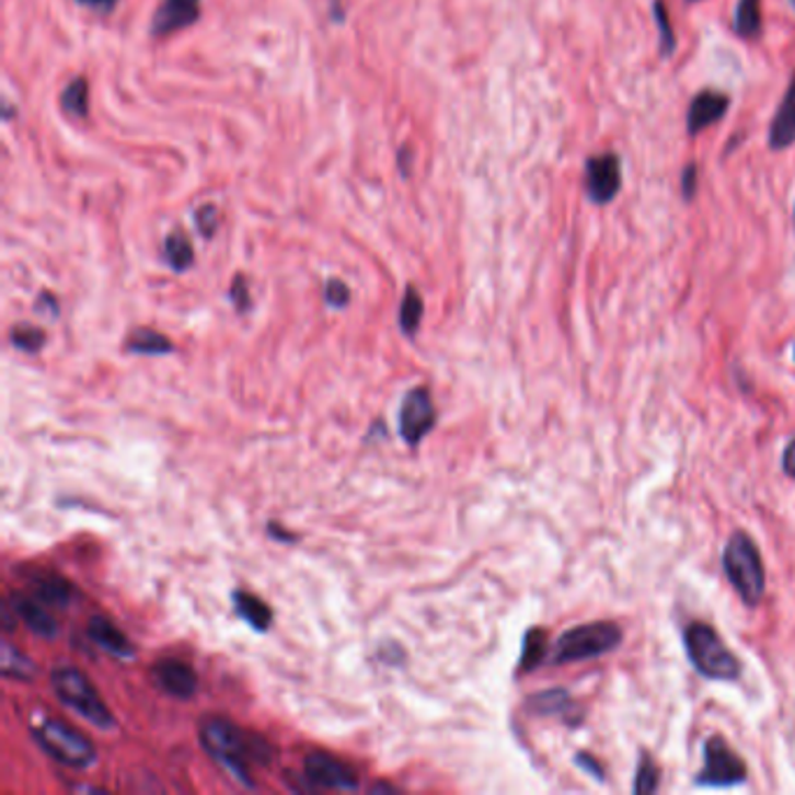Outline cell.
<instances>
[{"label":"cell","mask_w":795,"mask_h":795,"mask_svg":"<svg viewBox=\"0 0 795 795\" xmlns=\"http://www.w3.org/2000/svg\"><path fill=\"white\" fill-rule=\"evenodd\" d=\"M78 3L96 14H111L117 8V0H78Z\"/></svg>","instance_id":"836d02e7"},{"label":"cell","mask_w":795,"mask_h":795,"mask_svg":"<svg viewBox=\"0 0 795 795\" xmlns=\"http://www.w3.org/2000/svg\"><path fill=\"white\" fill-rule=\"evenodd\" d=\"M324 299H327V303L334 306V309H343V306H348L350 301V289L343 280L332 278L327 287H324Z\"/></svg>","instance_id":"f546056e"},{"label":"cell","mask_w":795,"mask_h":795,"mask_svg":"<svg viewBox=\"0 0 795 795\" xmlns=\"http://www.w3.org/2000/svg\"><path fill=\"white\" fill-rule=\"evenodd\" d=\"M164 255L173 270H185L194 262V247L183 231H173L164 241Z\"/></svg>","instance_id":"603a6c76"},{"label":"cell","mask_w":795,"mask_h":795,"mask_svg":"<svg viewBox=\"0 0 795 795\" xmlns=\"http://www.w3.org/2000/svg\"><path fill=\"white\" fill-rule=\"evenodd\" d=\"M154 679L169 695L189 700L196 693V672L183 660H159L154 665Z\"/></svg>","instance_id":"7c38bea8"},{"label":"cell","mask_w":795,"mask_h":795,"mask_svg":"<svg viewBox=\"0 0 795 795\" xmlns=\"http://www.w3.org/2000/svg\"><path fill=\"white\" fill-rule=\"evenodd\" d=\"M695 192H698V166L689 164L681 173V194H683L685 201H691V198L695 196Z\"/></svg>","instance_id":"d6a6232c"},{"label":"cell","mask_w":795,"mask_h":795,"mask_svg":"<svg viewBox=\"0 0 795 795\" xmlns=\"http://www.w3.org/2000/svg\"><path fill=\"white\" fill-rule=\"evenodd\" d=\"M768 142L774 152H782L795 142V76L791 78L786 94L772 117Z\"/></svg>","instance_id":"5bb4252c"},{"label":"cell","mask_w":795,"mask_h":795,"mask_svg":"<svg viewBox=\"0 0 795 795\" xmlns=\"http://www.w3.org/2000/svg\"><path fill=\"white\" fill-rule=\"evenodd\" d=\"M196 224H198V231L204 233L206 239H210L212 233L217 231V224H220V215H217L215 206H201L196 210Z\"/></svg>","instance_id":"4dcf8cb0"},{"label":"cell","mask_w":795,"mask_h":795,"mask_svg":"<svg viewBox=\"0 0 795 795\" xmlns=\"http://www.w3.org/2000/svg\"><path fill=\"white\" fill-rule=\"evenodd\" d=\"M623 173L617 154H598L586 161V194L592 204L607 206L621 194Z\"/></svg>","instance_id":"ba28073f"},{"label":"cell","mask_w":795,"mask_h":795,"mask_svg":"<svg viewBox=\"0 0 795 795\" xmlns=\"http://www.w3.org/2000/svg\"><path fill=\"white\" fill-rule=\"evenodd\" d=\"M303 772H306V780L318 788H330V791H355L357 788L355 770L330 753H311L309 758H306Z\"/></svg>","instance_id":"30bf717a"},{"label":"cell","mask_w":795,"mask_h":795,"mask_svg":"<svg viewBox=\"0 0 795 795\" xmlns=\"http://www.w3.org/2000/svg\"><path fill=\"white\" fill-rule=\"evenodd\" d=\"M576 765H578V768H584L586 772L590 770V772L595 774V780H604V772H602V768H600L598 763H595L590 756H586V753H576Z\"/></svg>","instance_id":"e575fe53"},{"label":"cell","mask_w":795,"mask_h":795,"mask_svg":"<svg viewBox=\"0 0 795 795\" xmlns=\"http://www.w3.org/2000/svg\"><path fill=\"white\" fill-rule=\"evenodd\" d=\"M423 297L415 287H408L406 295H404V301H402V311H400V322H402V330L404 334L413 336L415 332H418V324L423 320Z\"/></svg>","instance_id":"d4e9b609"},{"label":"cell","mask_w":795,"mask_h":795,"mask_svg":"<svg viewBox=\"0 0 795 795\" xmlns=\"http://www.w3.org/2000/svg\"><path fill=\"white\" fill-rule=\"evenodd\" d=\"M730 107V99L721 92H700L691 107H689V117H685V126H689V134L698 136L700 131L707 129V126L716 124L723 115L728 113Z\"/></svg>","instance_id":"4fadbf2b"},{"label":"cell","mask_w":795,"mask_h":795,"mask_svg":"<svg viewBox=\"0 0 795 795\" xmlns=\"http://www.w3.org/2000/svg\"><path fill=\"white\" fill-rule=\"evenodd\" d=\"M658 788V768L654 765L648 756H644V761L640 763V772H637V782H635V793H654Z\"/></svg>","instance_id":"f1b7e54d"},{"label":"cell","mask_w":795,"mask_h":795,"mask_svg":"<svg viewBox=\"0 0 795 795\" xmlns=\"http://www.w3.org/2000/svg\"><path fill=\"white\" fill-rule=\"evenodd\" d=\"M201 745L217 763L233 774V780L247 788L255 786L250 780V763H268L274 753L262 737H250L227 718H204Z\"/></svg>","instance_id":"6da1fadb"},{"label":"cell","mask_w":795,"mask_h":795,"mask_svg":"<svg viewBox=\"0 0 795 795\" xmlns=\"http://www.w3.org/2000/svg\"><path fill=\"white\" fill-rule=\"evenodd\" d=\"M61 107L72 117H87V113H89V82L84 78H76L64 89Z\"/></svg>","instance_id":"cb8c5ba5"},{"label":"cell","mask_w":795,"mask_h":795,"mask_svg":"<svg viewBox=\"0 0 795 795\" xmlns=\"http://www.w3.org/2000/svg\"><path fill=\"white\" fill-rule=\"evenodd\" d=\"M126 350L136 355H166L173 350V343L164 334L140 327L126 341Z\"/></svg>","instance_id":"ffe728a7"},{"label":"cell","mask_w":795,"mask_h":795,"mask_svg":"<svg viewBox=\"0 0 795 795\" xmlns=\"http://www.w3.org/2000/svg\"><path fill=\"white\" fill-rule=\"evenodd\" d=\"M33 590L38 595V600H43L45 604L51 607H68L76 598V588H72L64 576L59 574H49V572H41L31 578Z\"/></svg>","instance_id":"e0dca14e"},{"label":"cell","mask_w":795,"mask_h":795,"mask_svg":"<svg viewBox=\"0 0 795 795\" xmlns=\"http://www.w3.org/2000/svg\"><path fill=\"white\" fill-rule=\"evenodd\" d=\"M685 654L695 670L714 681H735L739 677V660L707 623H691L683 632Z\"/></svg>","instance_id":"3957f363"},{"label":"cell","mask_w":795,"mask_h":795,"mask_svg":"<svg viewBox=\"0 0 795 795\" xmlns=\"http://www.w3.org/2000/svg\"><path fill=\"white\" fill-rule=\"evenodd\" d=\"M268 534L274 537V539H280V541H295V537H289V532H285V530H278L274 526V522H270V526H268Z\"/></svg>","instance_id":"f35d334b"},{"label":"cell","mask_w":795,"mask_h":795,"mask_svg":"<svg viewBox=\"0 0 795 795\" xmlns=\"http://www.w3.org/2000/svg\"><path fill=\"white\" fill-rule=\"evenodd\" d=\"M233 604H237L239 617L247 625H252V627L260 630V632L268 630L270 621H274V613H270L268 604L262 602L260 598H255V595L245 592V590H237V592H233Z\"/></svg>","instance_id":"ac0fdd59"},{"label":"cell","mask_w":795,"mask_h":795,"mask_svg":"<svg viewBox=\"0 0 795 795\" xmlns=\"http://www.w3.org/2000/svg\"><path fill=\"white\" fill-rule=\"evenodd\" d=\"M546 635L541 630H530L526 637V648H522V670H534V667L541 665L546 656Z\"/></svg>","instance_id":"4316f807"},{"label":"cell","mask_w":795,"mask_h":795,"mask_svg":"<svg viewBox=\"0 0 795 795\" xmlns=\"http://www.w3.org/2000/svg\"><path fill=\"white\" fill-rule=\"evenodd\" d=\"M198 14H201V0H161L152 16L150 33L154 38H164V35L192 26Z\"/></svg>","instance_id":"8fae6325"},{"label":"cell","mask_w":795,"mask_h":795,"mask_svg":"<svg viewBox=\"0 0 795 795\" xmlns=\"http://www.w3.org/2000/svg\"><path fill=\"white\" fill-rule=\"evenodd\" d=\"M35 742H38L54 761L68 768H89L96 761V749L89 739L76 728L66 726L64 721L45 718L38 728L33 730Z\"/></svg>","instance_id":"8992f818"},{"label":"cell","mask_w":795,"mask_h":795,"mask_svg":"<svg viewBox=\"0 0 795 795\" xmlns=\"http://www.w3.org/2000/svg\"><path fill=\"white\" fill-rule=\"evenodd\" d=\"M408 161H413V154L408 152V148H402V152H400V171H402L404 175H408V171H411Z\"/></svg>","instance_id":"74e56055"},{"label":"cell","mask_w":795,"mask_h":795,"mask_svg":"<svg viewBox=\"0 0 795 795\" xmlns=\"http://www.w3.org/2000/svg\"><path fill=\"white\" fill-rule=\"evenodd\" d=\"M654 20H656V26H658V33H660L662 57H670V54L677 47V41H675V31H672V24H670V14H667L665 0H656V3H654Z\"/></svg>","instance_id":"83f0119b"},{"label":"cell","mask_w":795,"mask_h":795,"mask_svg":"<svg viewBox=\"0 0 795 795\" xmlns=\"http://www.w3.org/2000/svg\"><path fill=\"white\" fill-rule=\"evenodd\" d=\"M723 572L745 604L756 607L765 590V569L761 553L745 532H735L723 551Z\"/></svg>","instance_id":"7a4b0ae2"},{"label":"cell","mask_w":795,"mask_h":795,"mask_svg":"<svg viewBox=\"0 0 795 795\" xmlns=\"http://www.w3.org/2000/svg\"><path fill=\"white\" fill-rule=\"evenodd\" d=\"M10 341L14 348H20L24 353H38L45 346V332L33 327V324H16V327L10 332Z\"/></svg>","instance_id":"484cf974"},{"label":"cell","mask_w":795,"mask_h":795,"mask_svg":"<svg viewBox=\"0 0 795 795\" xmlns=\"http://www.w3.org/2000/svg\"><path fill=\"white\" fill-rule=\"evenodd\" d=\"M782 464H784V472L795 479V439L786 446V450H784V462Z\"/></svg>","instance_id":"8d00e7d4"},{"label":"cell","mask_w":795,"mask_h":795,"mask_svg":"<svg viewBox=\"0 0 795 795\" xmlns=\"http://www.w3.org/2000/svg\"><path fill=\"white\" fill-rule=\"evenodd\" d=\"M623 640V632L617 623H588L567 630L563 637L557 640L551 660L555 665L567 662H581L598 658L602 654L617 648Z\"/></svg>","instance_id":"5b68a950"},{"label":"cell","mask_w":795,"mask_h":795,"mask_svg":"<svg viewBox=\"0 0 795 795\" xmlns=\"http://www.w3.org/2000/svg\"><path fill=\"white\" fill-rule=\"evenodd\" d=\"M530 710L537 712V714H544V716H557L563 714L567 718V723H576V718L572 716V710H574V702L572 698L565 693V691H544V693H537L530 698Z\"/></svg>","instance_id":"d6986e66"},{"label":"cell","mask_w":795,"mask_h":795,"mask_svg":"<svg viewBox=\"0 0 795 795\" xmlns=\"http://www.w3.org/2000/svg\"><path fill=\"white\" fill-rule=\"evenodd\" d=\"M747 780V765L721 737L704 745V768L698 774L700 786H737Z\"/></svg>","instance_id":"52a82bcc"},{"label":"cell","mask_w":795,"mask_h":795,"mask_svg":"<svg viewBox=\"0 0 795 795\" xmlns=\"http://www.w3.org/2000/svg\"><path fill=\"white\" fill-rule=\"evenodd\" d=\"M434 404L425 388H415L404 396L400 411V431L408 446H418L434 427Z\"/></svg>","instance_id":"9c48e42d"},{"label":"cell","mask_w":795,"mask_h":795,"mask_svg":"<svg viewBox=\"0 0 795 795\" xmlns=\"http://www.w3.org/2000/svg\"><path fill=\"white\" fill-rule=\"evenodd\" d=\"M761 0H739L735 10V31L739 38L751 41L761 33Z\"/></svg>","instance_id":"44dd1931"},{"label":"cell","mask_w":795,"mask_h":795,"mask_svg":"<svg viewBox=\"0 0 795 795\" xmlns=\"http://www.w3.org/2000/svg\"><path fill=\"white\" fill-rule=\"evenodd\" d=\"M231 301L237 303V309L243 313L250 309V292H247V280L243 276H237L233 278V285H231V292H229Z\"/></svg>","instance_id":"1f68e13d"},{"label":"cell","mask_w":795,"mask_h":795,"mask_svg":"<svg viewBox=\"0 0 795 795\" xmlns=\"http://www.w3.org/2000/svg\"><path fill=\"white\" fill-rule=\"evenodd\" d=\"M3 658H0V670H3V677L8 679H20V681H31L35 677V665L31 658H26L22 650H16L12 644L3 642Z\"/></svg>","instance_id":"7402d4cb"},{"label":"cell","mask_w":795,"mask_h":795,"mask_svg":"<svg viewBox=\"0 0 795 795\" xmlns=\"http://www.w3.org/2000/svg\"><path fill=\"white\" fill-rule=\"evenodd\" d=\"M10 609L26 623V627L31 632H35V635L47 637V640L57 637V632H59L57 621H54L38 602L24 598V595H12Z\"/></svg>","instance_id":"2e32d148"},{"label":"cell","mask_w":795,"mask_h":795,"mask_svg":"<svg viewBox=\"0 0 795 795\" xmlns=\"http://www.w3.org/2000/svg\"><path fill=\"white\" fill-rule=\"evenodd\" d=\"M87 632H89V637H92V642H96L103 650H107V654H113V656L124 658V660L134 658L131 642L126 640L124 632L107 619L94 617L92 621H89Z\"/></svg>","instance_id":"9a60e30c"},{"label":"cell","mask_w":795,"mask_h":795,"mask_svg":"<svg viewBox=\"0 0 795 795\" xmlns=\"http://www.w3.org/2000/svg\"><path fill=\"white\" fill-rule=\"evenodd\" d=\"M35 309H38L41 313H47L49 318H57L59 315V303H57V299L49 297V295H43L41 301L35 303Z\"/></svg>","instance_id":"d590c367"},{"label":"cell","mask_w":795,"mask_h":795,"mask_svg":"<svg viewBox=\"0 0 795 795\" xmlns=\"http://www.w3.org/2000/svg\"><path fill=\"white\" fill-rule=\"evenodd\" d=\"M51 689L68 710L80 714L89 723H94L96 728L103 730L115 728L113 712L105 707V702L94 689V683L80 670H76V667H57V670L51 672Z\"/></svg>","instance_id":"277c9868"}]
</instances>
